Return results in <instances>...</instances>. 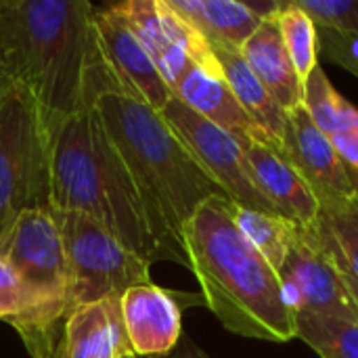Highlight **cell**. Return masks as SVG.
<instances>
[{
    "instance_id": "ffe728a7",
    "label": "cell",
    "mask_w": 358,
    "mask_h": 358,
    "mask_svg": "<svg viewBox=\"0 0 358 358\" xmlns=\"http://www.w3.org/2000/svg\"><path fill=\"white\" fill-rule=\"evenodd\" d=\"M210 46L239 105L264 130V134L277 147H281L287 128V111L281 109V105L273 99V94L266 90L260 78L250 69V65L241 57V50L222 44H210Z\"/></svg>"
},
{
    "instance_id": "f546056e",
    "label": "cell",
    "mask_w": 358,
    "mask_h": 358,
    "mask_svg": "<svg viewBox=\"0 0 358 358\" xmlns=\"http://www.w3.org/2000/svg\"><path fill=\"white\" fill-rule=\"evenodd\" d=\"M122 358H136L134 355H128V357H122Z\"/></svg>"
},
{
    "instance_id": "cb8c5ba5",
    "label": "cell",
    "mask_w": 358,
    "mask_h": 358,
    "mask_svg": "<svg viewBox=\"0 0 358 358\" xmlns=\"http://www.w3.org/2000/svg\"><path fill=\"white\" fill-rule=\"evenodd\" d=\"M279 27L283 36V46L292 61V67L302 84L310 78V73L319 67V31L313 19L292 0L283 2L279 10Z\"/></svg>"
},
{
    "instance_id": "d4e9b609",
    "label": "cell",
    "mask_w": 358,
    "mask_h": 358,
    "mask_svg": "<svg viewBox=\"0 0 358 358\" xmlns=\"http://www.w3.org/2000/svg\"><path fill=\"white\" fill-rule=\"evenodd\" d=\"M319 224L340 268L358 281V197L321 208Z\"/></svg>"
},
{
    "instance_id": "4fadbf2b",
    "label": "cell",
    "mask_w": 358,
    "mask_h": 358,
    "mask_svg": "<svg viewBox=\"0 0 358 358\" xmlns=\"http://www.w3.org/2000/svg\"><path fill=\"white\" fill-rule=\"evenodd\" d=\"M122 319L134 357L162 358L182 338V308L174 294L155 283L136 285L122 296Z\"/></svg>"
},
{
    "instance_id": "484cf974",
    "label": "cell",
    "mask_w": 358,
    "mask_h": 358,
    "mask_svg": "<svg viewBox=\"0 0 358 358\" xmlns=\"http://www.w3.org/2000/svg\"><path fill=\"white\" fill-rule=\"evenodd\" d=\"M317 25L336 34L358 36V0H294Z\"/></svg>"
},
{
    "instance_id": "5bb4252c",
    "label": "cell",
    "mask_w": 358,
    "mask_h": 358,
    "mask_svg": "<svg viewBox=\"0 0 358 358\" xmlns=\"http://www.w3.org/2000/svg\"><path fill=\"white\" fill-rule=\"evenodd\" d=\"M241 147L250 174L268 203L300 227L317 224L321 218V203L285 155L277 147L258 141H245Z\"/></svg>"
},
{
    "instance_id": "ac0fdd59",
    "label": "cell",
    "mask_w": 358,
    "mask_h": 358,
    "mask_svg": "<svg viewBox=\"0 0 358 358\" xmlns=\"http://www.w3.org/2000/svg\"><path fill=\"white\" fill-rule=\"evenodd\" d=\"M304 107L334 143L358 197V109L334 88L321 65L304 84Z\"/></svg>"
},
{
    "instance_id": "d6986e66",
    "label": "cell",
    "mask_w": 358,
    "mask_h": 358,
    "mask_svg": "<svg viewBox=\"0 0 358 358\" xmlns=\"http://www.w3.org/2000/svg\"><path fill=\"white\" fill-rule=\"evenodd\" d=\"M277 17L264 19L260 23V27L241 46V57L260 78L273 99L281 105V109L289 113L296 107L304 105V90L283 46Z\"/></svg>"
},
{
    "instance_id": "8992f818",
    "label": "cell",
    "mask_w": 358,
    "mask_h": 358,
    "mask_svg": "<svg viewBox=\"0 0 358 358\" xmlns=\"http://www.w3.org/2000/svg\"><path fill=\"white\" fill-rule=\"evenodd\" d=\"M55 212L69 268V313L105 298L124 296L130 287L153 283L151 264L99 222L80 212Z\"/></svg>"
},
{
    "instance_id": "4316f807",
    "label": "cell",
    "mask_w": 358,
    "mask_h": 358,
    "mask_svg": "<svg viewBox=\"0 0 358 358\" xmlns=\"http://www.w3.org/2000/svg\"><path fill=\"white\" fill-rule=\"evenodd\" d=\"M162 358H212L208 357L191 338H187V336H182L180 338V342H178V346L170 352V355H166V357Z\"/></svg>"
},
{
    "instance_id": "7402d4cb",
    "label": "cell",
    "mask_w": 358,
    "mask_h": 358,
    "mask_svg": "<svg viewBox=\"0 0 358 358\" xmlns=\"http://www.w3.org/2000/svg\"><path fill=\"white\" fill-rule=\"evenodd\" d=\"M231 216L241 235L264 256V260L279 271L296 245L302 227L281 214L260 212L252 208H243L231 201Z\"/></svg>"
},
{
    "instance_id": "9a60e30c",
    "label": "cell",
    "mask_w": 358,
    "mask_h": 358,
    "mask_svg": "<svg viewBox=\"0 0 358 358\" xmlns=\"http://www.w3.org/2000/svg\"><path fill=\"white\" fill-rule=\"evenodd\" d=\"M134 355L122 319V296L69 313L52 358H122Z\"/></svg>"
},
{
    "instance_id": "52a82bcc",
    "label": "cell",
    "mask_w": 358,
    "mask_h": 358,
    "mask_svg": "<svg viewBox=\"0 0 358 358\" xmlns=\"http://www.w3.org/2000/svg\"><path fill=\"white\" fill-rule=\"evenodd\" d=\"M0 260L63 321L69 317V268L52 206L23 212L0 235Z\"/></svg>"
},
{
    "instance_id": "ba28073f",
    "label": "cell",
    "mask_w": 358,
    "mask_h": 358,
    "mask_svg": "<svg viewBox=\"0 0 358 358\" xmlns=\"http://www.w3.org/2000/svg\"><path fill=\"white\" fill-rule=\"evenodd\" d=\"M159 113L195 157V162L203 168V172L233 203L279 214L258 191L250 174L243 147L233 134L195 113L174 94Z\"/></svg>"
},
{
    "instance_id": "e0dca14e",
    "label": "cell",
    "mask_w": 358,
    "mask_h": 358,
    "mask_svg": "<svg viewBox=\"0 0 358 358\" xmlns=\"http://www.w3.org/2000/svg\"><path fill=\"white\" fill-rule=\"evenodd\" d=\"M0 321L13 325L31 358H52L65 321L0 260Z\"/></svg>"
},
{
    "instance_id": "6da1fadb",
    "label": "cell",
    "mask_w": 358,
    "mask_h": 358,
    "mask_svg": "<svg viewBox=\"0 0 358 358\" xmlns=\"http://www.w3.org/2000/svg\"><path fill=\"white\" fill-rule=\"evenodd\" d=\"M86 0H0V65L46 124L117 90Z\"/></svg>"
},
{
    "instance_id": "2e32d148",
    "label": "cell",
    "mask_w": 358,
    "mask_h": 358,
    "mask_svg": "<svg viewBox=\"0 0 358 358\" xmlns=\"http://www.w3.org/2000/svg\"><path fill=\"white\" fill-rule=\"evenodd\" d=\"M172 94L180 99L187 107H191L195 113L206 117L208 122L233 134L239 143L258 141V143L277 147L239 105L222 71H210V69L191 65L172 88Z\"/></svg>"
},
{
    "instance_id": "9c48e42d",
    "label": "cell",
    "mask_w": 358,
    "mask_h": 358,
    "mask_svg": "<svg viewBox=\"0 0 358 358\" xmlns=\"http://www.w3.org/2000/svg\"><path fill=\"white\" fill-rule=\"evenodd\" d=\"M277 275L292 317L323 315L358 321L357 302L342 279L319 222L302 227L296 245Z\"/></svg>"
},
{
    "instance_id": "3957f363",
    "label": "cell",
    "mask_w": 358,
    "mask_h": 358,
    "mask_svg": "<svg viewBox=\"0 0 358 358\" xmlns=\"http://www.w3.org/2000/svg\"><path fill=\"white\" fill-rule=\"evenodd\" d=\"M50 203L80 212L149 264L178 262L157 237L141 193L92 107L50 122Z\"/></svg>"
},
{
    "instance_id": "7c38bea8",
    "label": "cell",
    "mask_w": 358,
    "mask_h": 358,
    "mask_svg": "<svg viewBox=\"0 0 358 358\" xmlns=\"http://www.w3.org/2000/svg\"><path fill=\"white\" fill-rule=\"evenodd\" d=\"M279 151L306 180L321 208L357 197L334 143L315 124L304 105L287 113V128Z\"/></svg>"
},
{
    "instance_id": "8fae6325",
    "label": "cell",
    "mask_w": 358,
    "mask_h": 358,
    "mask_svg": "<svg viewBox=\"0 0 358 358\" xmlns=\"http://www.w3.org/2000/svg\"><path fill=\"white\" fill-rule=\"evenodd\" d=\"M94 31L103 61L120 92L162 111L172 99V90L159 76L151 57L117 13L113 4L94 6Z\"/></svg>"
},
{
    "instance_id": "7a4b0ae2",
    "label": "cell",
    "mask_w": 358,
    "mask_h": 358,
    "mask_svg": "<svg viewBox=\"0 0 358 358\" xmlns=\"http://www.w3.org/2000/svg\"><path fill=\"white\" fill-rule=\"evenodd\" d=\"M180 243L199 281L203 306L224 329L277 344L296 340L279 275L235 227L229 197L203 201L185 224Z\"/></svg>"
},
{
    "instance_id": "277c9868",
    "label": "cell",
    "mask_w": 358,
    "mask_h": 358,
    "mask_svg": "<svg viewBox=\"0 0 358 358\" xmlns=\"http://www.w3.org/2000/svg\"><path fill=\"white\" fill-rule=\"evenodd\" d=\"M94 109L141 193L157 237L178 264L189 266L180 243L182 229L203 201L224 193L153 107L107 90L94 101Z\"/></svg>"
},
{
    "instance_id": "603a6c76",
    "label": "cell",
    "mask_w": 358,
    "mask_h": 358,
    "mask_svg": "<svg viewBox=\"0 0 358 358\" xmlns=\"http://www.w3.org/2000/svg\"><path fill=\"white\" fill-rule=\"evenodd\" d=\"M296 338L321 358H358V321L342 317H294Z\"/></svg>"
},
{
    "instance_id": "83f0119b",
    "label": "cell",
    "mask_w": 358,
    "mask_h": 358,
    "mask_svg": "<svg viewBox=\"0 0 358 358\" xmlns=\"http://www.w3.org/2000/svg\"><path fill=\"white\" fill-rule=\"evenodd\" d=\"M13 90H15V84H13V80L8 78V73L0 65V111L4 107V103L8 101V96H10Z\"/></svg>"
},
{
    "instance_id": "f1b7e54d",
    "label": "cell",
    "mask_w": 358,
    "mask_h": 358,
    "mask_svg": "<svg viewBox=\"0 0 358 358\" xmlns=\"http://www.w3.org/2000/svg\"><path fill=\"white\" fill-rule=\"evenodd\" d=\"M336 260V258H334ZM340 266V264H338ZM340 273H342V279H344V283H346V287H348V292H350V296L355 298V302H357V306H358V281L355 279V277H350L346 271H342L340 268Z\"/></svg>"
},
{
    "instance_id": "5b68a950",
    "label": "cell",
    "mask_w": 358,
    "mask_h": 358,
    "mask_svg": "<svg viewBox=\"0 0 358 358\" xmlns=\"http://www.w3.org/2000/svg\"><path fill=\"white\" fill-rule=\"evenodd\" d=\"M50 203L48 128L15 86L0 111V235L27 210Z\"/></svg>"
},
{
    "instance_id": "44dd1931",
    "label": "cell",
    "mask_w": 358,
    "mask_h": 358,
    "mask_svg": "<svg viewBox=\"0 0 358 358\" xmlns=\"http://www.w3.org/2000/svg\"><path fill=\"white\" fill-rule=\"evenodd\" d=\"M168 4L185 17L208 40V44H222L237 50H241V46L262 23V19L245 2L168 0Z\"/></svg>"
},
{
    "instance_id": "30bf717a",
    "label": "cell",
    "mask_w": 358,
    "mask_h": 358,
    "mask_svg": "<svg viewBox=\"0 0 358 358\" xmlns=\"http://www.w3.org/2000/svg\"><path fill=\"white\" fill-rule=\"evenodd\" d=\"M113 6L126 19L170 90L191 65L210 71L220 69L208 40L168 0H126Z\"/></svg>"
}]
</instances>
